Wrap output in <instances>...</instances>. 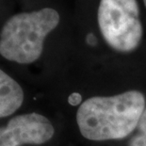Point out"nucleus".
<instances>
[{
  "mask_svg": "<svg viewBox=\"0 0 146 146\" xmlns=\"http://www.w3.org/2000/svg\"><path fill=\"white\" fill-rule=\"evenodd\" d=\"M97 20L104 40L114 50L129 53L139 47L143 29L137 0H100Z\"/></svg>",
  "mask_w": 146,
  "mask_h": 146,
  "instance_id": "nucleus-3",
  "label": "nucleus"
},
{
  "mask_svg": "<svg viewBox=\"0 0 146 146\" xmlns=\"http://www.w3.org/2000/svg\"><path fill=\"white\" fill-rule=\"evenodd\" d=\"M23 101L24 92L21 86L0 69V118L13 114Z\"/></svg>",
  "mask_w": 146,
  "mask_h": 146,
  "instance_id": "nucleus-5",
  "label": "nucleus"
},
{
  "mask_svg": "<svg viewBox=\"0 0 146 146\" xmlns=\"http://www.w3.org/2000/svg\"><path fill=\"white\" fill-rule=\"evenodd\" d=\"M60 21L58 12L52 8L12 15L0 32V55L20 64L34 62L41 57L45 38Z\"/></svg>",
  "mask_w": 146,
  "mask_h": 146,
  "instance_id": "nucleus-2",
  "label": "nucleus"
},
{
  "mask_svg": "<svg viewBox=\"0 0 146 146\" xmlns=\"http://www.w3.org/2000/svg\"><path fill=\"white\" fill-rule=\"evenodd\" d=\"M143 3H144V6H145V8H146V0H143Z\"/></svg>",
  "mask_w": 146,
  "mask_h": 146,
  "instance_id": "nucleus-8",
  "label": "nucleus"
},
{
  "mask_svg": "<svg viewBox=\"0 0 146 146\" xmlns=\"http://www.w3.org/2000/svg\"><path fill=\"white\" fill-rule=\"evenodd\" d=\"M139 134L131 139L129 146H146V108L139 122Z\"/></svg>",
  "mask_w": 146,
  "mask_h": 146,
  "instance_id": "nucleus-6",
  "label": "nucleus"
},
{
  "mask_svg": "<svg viewBox=\"0 0 146 146\" xmlns=\"http://www.w3.org/2000/svg\"><path fill=\"white\" fill-rule=\"evenodd\" d=\"M55 129L47 118L38 113L12 117L5 127H0V146L42 144L50 141Z\"/></svg>",
  "mask_w": 146,
  "mask_h": 146,
  "instance_id": "nucleus-4",
  "label": "nucleus"
},
{
  "mask_svg": "<svg viewBox=\"0 0 146 146\" xmlns=\"http://www.w3.org/2000/svg\"><path fill=\"white\" fill-rule=\"evenodd\" d=\"M80 99H81V97H80V95L79 94H74L70 96V98H69V102L72 105H77L79 103V101H80Z\"/></svg>",
  "mask_w": 146,
  "mask_h": 146,
  "instance_id": "nucleus-7",
  "label": "nucleus"
},
{
  "mask_svg": "<svg viewBox=\"0 0 146 146\" xmlns=\"http://www.w3.org/2000/svg\"><path fill=\"white\" fill-rule=\"evenodd\" d=\"M144 110V95L138 91L95 96L80 105L76 122L80 133L88 139H121L134 131Z\"/></svg>",
  "mask_w": 146,
  "mask_h": 146,
  "instance_id": "nucleus-1",
  "label": "nucleus"
}]
</instances>
